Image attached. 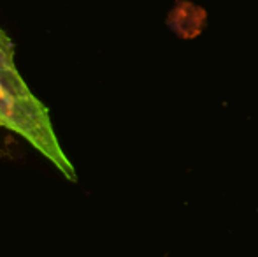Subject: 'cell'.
Returning a JSON list of instances; mask_svg holds the SVG:
<instances>
[{
    "instance_id": "obj_1",
    "label": "cell",
    "mask_w": 258,
    "mask_h": 257,
    "mask_svg": "<svg viewBox=\"0 0 258 257\" xmlns=\"http://www.w3.org/2000/svg\"><path fill=\"white\" fill-rule=\"evenodd\" d=\"M0 127L21 136L65 178L78 182L74 164L54 132L48 106L32 93L16 64L0 62Z\"/></svg>"
},
{
    "instance_id": "obj_2",
    "label": "cell",
    "mask_w": 258,
    "mask_h": 257,
    "mask_svg": "<svg viewBox=\"0 0 258 257\" xmlns=\"http://www.w3.org/2000/svg\"><path fill=\"white\" fill-rule=\"evenodd\" d=\"M0 62L14 64V42L2 28H0Z\"/></svg>"
}]
</instances>
